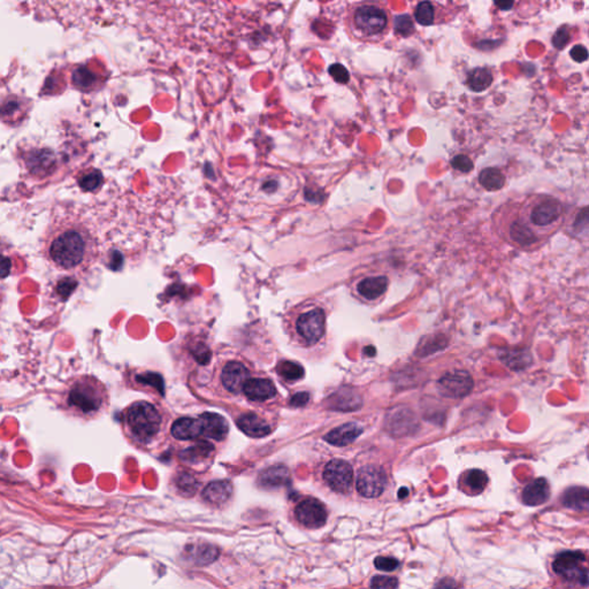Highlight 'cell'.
Here are the masks:
<instances>
[{
	"label": "cell",
	"mask_w": 589,
	"mask_h": 589,
	"mask_svg": "<svg viewBox=\"0 0 589 589\" xmlns=\"http://www.w3.org/2000/svg\"><path fill=\"white\" fill-rule=\"evenodd\" d=\"M492 216L512 243L527 248L540 242L541 231L544 236L561 226L566 208L553 195L533 194L505 201Z\"/></svg>",
	"instance_id": "1"
},
{
	"label": "cell",
	"mask_w": 589,
	"mask_h": 589,
	"mask_svg": "<svg viewBox=\"0 0 589 589\" xmlns=\"http://www.w3.org/2000/svg\"><path fill=\"white\" fill-rule=\"evenodd\" d=\"M585 561V555L580 551H566L557 557L553 562V568L558 575L571 580L577 579L582 585L586 586L588 584L587 570L580 568Z\"/></svg>",
	"instance_id": "10"
},
{
	"label": "cell",
	"mask_w": 589,
	"mask_h": 589,
	"mask_svg": "<svg viewBox=\"0 0 589 589\" xmlns=\"http://www.w3.org/2000/svg\"><path fill=\"white\" fill-rule=\"evenodd\" d=\"M164 419L151 403L140 401L127 408L123 414V426L127 434L140 444L151 443L162 433Z\"/></svg>",
	"instance_id": "5"
},
{
	"label": "cell",
	"mask_w": 589,
	"mask_h": 589,
	"mask_svg": "<svg viewBox=\"0 0 589 589\" xmlns=\"http://www.w3.org/2000/svg\"><path fill=\"white\" fill-rule=\"evenodd\" d=\"M399 586V580L392 577H386V575H377L372 579L371 581V588L372 589H396Z\"/></svg>",
	"instance_id": "40"
},
{
	"label": "cell",
	"mask_w": 589,
	"mask_h": 589,
	"mask_svg": "<svg viewBox=\"0 0 589 589\" xmlns=\"http://www.w3.org/2000/svg\"><path fill=\"white\" fill-rule=\"evenodd\" d=\"M436 589H456V584L453 579H444L440 582Z\"/></svg>",
	"instance_id": "46"
},
{
	"label": "cell",
	"mask_w": 589,
	"mask_h": 589,
	"mask_svg": "<svg viewBox=\"0 0 589 589\" xmlns=\"http://www.w3.org/2000/svg\"><path fill=\"white\" fill-rule=\"evenodd\" d=\"M362 433H363V428L360 427V425L348 423L329 431L325 436V440L333 446L345 447L360 438Z\"/></svg>",
	"instance_id": "17"
},
{
	"label": "cell",
	"mask_w": 589,
	"mask_h": 589,
	"mask_svg": "<svg viewBox=\"0 0 589 589\" xmlns=\"http://www.w3.org/2000/svg\"><path fill=\"white\" fill-rule=\"evenodd\" d=\"M409 495V489L405 488V487H403V488L399 489V497L401 499H405L406 496Z\"/></svg>",
	"instance_id": "48"
},
{
	"label": "cell",
	"mask_w": 589,
	"mask_h": 589,
	"mask_svg": "<svg viewBox=\"0 0 589 589\" xmlns=\"http://www.w3.org/2000/svg\"><path fill=\"white\" fill-rule=\"evenodd\" d=\"M243 392L253 402H264L272 399L277 395V388L272 381L262 377L249 379L243 387Z\"/></svg>",
	"instance_id": "14"
},
{
	"label": "cell",
	"mask_w": 589,
	"mask_h": 589,
	"mask_svg": "<svg viewBox=\"0 0 589 589\" xmlns=\"http://www.w3.org/2000/svg\"><path fill=\"white\" fill-rule=\"evenodd\" d=\"M203 428V435L216 441H223L228 434V423L218 414L205 412L199 417Z\"/></svg>",
	"instance_id": "16"
},
{
	"label": "cell",
	"mask_w": 589,
	"mask_h": 589,
	"mask_svg": "<svg viewBox=\"0 0 589 589\" xmlns=\"http://www.w3.org/2000/svg\"><path fill=\"white\" fill-rule=\"evenodd\" d=\"M440 6L431 1H421L414 8V20L421 25H433L441 22Z\"/></svg>",
	"instance_id": "23"
},
{
	"label": "cell",
	"mask_w": 589,
	"mask_h": 589,
	"mask_svg": "<svg viewBox=\"0 0 589 589\" xmlns=\"http://www.w3.org/2000/svg\"><path fill=\"white\" fill-rule=\"evenodd\" d=\"M387 485V475L381 467L368 465L360 471L357 477V490L367 499H375L384 492Z\"/></svg>",
	"instance_id": "8"
},
{
	"label": "cell",
	"mask_w": 589,
	"mask_h": 589,
	"mask_svg": "<svg viewBox=\"0 0 589 589\" xmlns=\"http://www.w3.org/2000/svg\"><path fill=\"white\" fill-rule=\"evenodd\" d=\"M363 405L360 394L351 389H343L331 397V408L336 411H357Z\"/></svg>",
	"instance_id": "21"
},
{
	"label": "cell",
	"mask_w": 589,
	"mask_h": 589,
	"mask_svg": "<svg viewBox=\"0 0 589 589\" xmlns=\"http://www.w3.org/2000/svg\"><path fill=\"white\" fill-rule=\"evenodd\" d=\"M77 287V281L72 277H66L62 280L59 281L57 284V294L62 297V299H68L72 294L73 291L75 290Z\"/></svg>",
	"instance_id": "39"
},
{
	"label": "cell",
	"mask_w": 589,
	"mask_h": 589,
	"mask_svg": "<svg viewBox=\"0 0 589 589\" xmlns=\"http://www.w3.org/2000/svg\"><path fill=\"white\" fill-rule=\"evenodd\" d=\"M297 521L308 528L323 527L327 521V511L320 501L306 499L296 507Z\"/></svg>",
	"instance_id": "12"
},
{
	"label": "cell",
	"mask_w": 589,
	"mask_h": 589,
	"mask_svg": "<svg viewBox=\"0 0 589 589\" xmlns=\"http://www.w3.org/2000/svg\"><path fill=\"white\" fill-rule=\"evenodd\" d=\"M30 101L18 95H6L0 99V121L8 126H16L28 115Z\"/></svg>",
	"instance_id": "11"
},
{
	"label": "cell",
	"mask_w": 589,
	"mask_h": 589,
	"mask_svg": "<svg viewBox=\"0 0 589 589\" xmlns=\"http://www.w3.org/2000/svg\"><path fill=\"white\" fill-rule=\"evenodd\" d=\"M291 331L301 345L312 347L319 343L326 331V314L320 308L301 309L291 319Z\"/></svg>",
	"instance_id": "6"
},
{
	"label": "cell",
	"mask_w": 589,
	"mask_h": 589,
	"mask_svg": "<svg viewBox=\"0 0 589 589\" xmlns=\"http://www.w3.org/2000/svg\"><path fill=\"white\" fill-rule=\"evenodd\" d=\"M250 379V372L245 364L228 362L221 372V382L227 392L238 395L243 392L245 382Z\"/></svg>",
	"instance_id": "13"
},
{
	"label": "cell",
	"mask_w": 589,
	"mask_h": 589,
	"mask_svg": "<svg viewBox=\"0 0 589 589\" xmlns=\"http://www.w3.org/2000/svg\"><path fill=\"white\" fill-rule=\"evenodd\" d=\"M213 451L212 444L208 442H198L197 444L188 448L181 453V458L187 463H197L201 460H206Z\"/></svg>",
	"instance_id": "29"
},
{
	"label": "cell",
	"mask_w": 589,
	"mask_h": 589,
	"mask_svg": "<svg viewBox=\"0 0 589 589\" xmlns=\"http://www.w3.org/2000/svg\"><path fill=\"white\" fill-rule=\"evenodd\" d=\"M503 362L512 370L518 371L523 370L526 367V365H529L532 362V358L529 356V353H525V351H514L505 353Z\"/></svg>",
	"instance_id": "34"
},
{
	"label": "cell",
	"mask_w": 589,
	"mask_h": 589,
	"mask_svg": "<svg viewBox=\"0 0 589 589\" xmlns=\"http://www.w3.org/2000/svg\"><path fill=\"white\" fill-rule=\"evenodd\" d=\"M188 555L191 561L198 565H206L216 561L219 556V550L211 544H195L188 547Z\"/></svg>",
	"instance_id": "26"
},
{
	"label": "cell",
	"mask_w": 589,
	"mask_h": 589,
	"mask_svg": "<svg viewBox=\"0 0 589 589\" xmlns=\"http://www.w3.org/2000/svg\"><path fill=\"white\" fill-rule=\"evenodd\" d=\"M172 435L182 441L199 438L203 435L201 421L195 418H181L173 424Z\"/></svg>",
	"instance_id": "20"
},
{
	"label": "cell",
	"mask_w": 589,
	"mask_h": 589,
	"mask_svg": "<svg viewBox=\"0 0 589 589\" xmlns=\"http://www.w3.org/2000/svg\"><path fill=\"white\" fill-rule=\"evenodd\" d=\"M43 253L55 270L79 273L94 262L97 242L77 213L64 212L54 216L47 226Z\"/></svg>",
	"instance_id": "2"
},
{
	"label": "cell",
	"mask_w": 589,
	"mask_h": 589,
	"mask_svg": "<svg viewBox=\"0 0 589 589\" xmlns=\"http://www.w3.org/2000/svg\"><path fill=\"white\" fill-rule=\"evenodd\" d=\"M57 402L59 408L69 416L90 421L108 408V389L94 375H76L66 382L59 392Z\"/></svg>",
	"instance_id": "3"
},
{
	"label": "cell",
	"mask_w": 589,
	"mask_h": 589,
	"mask_svg": "<svg viewBox=\"0 0 589 589\" xmlns=\"http://www.w3.org/2000/svg\"><path fill=\"white\" fill-rule=\"evenodd\" d=\"M450 165L453 169L462 173H470L475 168L473 160L466 155H457L450 160Z\"/></svg>",
	"instance_id": "38"
},
{
	"label": "cell",
	"mask_w": 589,
	"mask_h": 589,
	"mask_svg": "<svg viewBox=\"0 0 589 589\" xmlns=\"http://www.w3.org/2000/svg\"><path fill=\"white\" fill-rule=\"evenodd\" d=\"M392 25L395 29V33L401 36L408 37L414 33V18L410 15H397L395 18H392Z\"/></svg>",
	"instance_id": "35"
},
{
	"label": "cell",
	"mask_w": 589,
	"mask_h": 589,
	"mask_svg": "<svg viewBox=\"0 0 589 589\" xmlns=\"http://www.w3.org/2000/svg\"><path fill=\"white\" fill-rule=\"evenodd\" d=\"M309 392H299V394H296V395L291 399V404L299 408V406L305 405L306 403L309 402Z\"/></svg>",
	"instance_id": "45"
},
{
	"label": "cell",
	"mask_w": 589,
	"mask_h": 589,
	"mask_svg": "<svg viewBox=\"0 0 589 589\" xmlns=\"http://www.w3.org/2000/svg\"><path fill=\"white\" fill-rule=\"evenodd\" d=\"M505 181L507 177L504 175V173L496 167L482 169L479 174V184H481V187L485 188L486 190H501L504 187Z\"/></svg>",
	"instance_id": "25"
},
{
	"label": "cell",
	"mask_w": 589,
	"mask_h": 589,
	"mask_svg": "<svg viewBox=\"0 0 589 589\" xmlns=\"http://www.w3.org/2000/svg\"><path fill=\"white\" fill-rule=\"evenodd\" d=\"M495 5L497 8H499V10L507 11V10H510L514 6V1H509V3H507V1H496Z\"/></svg>",
	"instance_id": "47"
},
{
	"label": "cell",
	"mask_w": 589,
	"mask_h": 589,
	"mask_svg": "<svg viewBox=\"0 0 589 589\" xmlns=\"http://www.w3.org/2000/svg\"><path fill=\"white\" fill-rule=\"evenodd\" d=\"M570 55L577 62H584L588 59V51L584 45H575L570 51Z\"/></svg>",
	"instance_id": "44"
},
{
	"label": "cell",
	"mask_w": 589,
	"mask_h": 589,
	"mask_svg": "<svg viewBox=\"0 0 589 589\" xmlns=\"http://www.w3.org/2000/svg\"><path fill=\"white\" fill-rule=\"evenodd\" d=\"M494 81L492 69L487 67H477L472 69L466 77V86L475 92H482L492 86Z\"/></svg>",
	"instance_id": "24"
},
{
	"label": "cell",
	"mask_w": 589,
	"mask_h": 589,
	"mask_svg": "<svg viewBox=\"0 0 589 589\" xmlns=\"http://www.w3.org/2000/svg\"><path fill=\"white\" fill-rule=\"evenodd\" d=\"M570 40H571L570 28L566 25H563V27H560L553 35L551 43H553V47H556L557 50H563L570 43Z\"/></svg>",
	"instance_id": "37"
},
{
	"label": "cell",
	"mask_w": 589,
	"mask_h": 589,
	"mask_svg": "<svg viewBox=\"0 0 589 589\" xmlns=\"http://www.w3.org/2000/svg\"><path fill=\"white\" fill-rule=\"evenodd\" d=\"M201 495L203 499L209 503L223 505L233 495V486L226 480L212 481L205 487Z\"/></svg>",
	"instance_id": "19"
},
{
	"label": "cell",
	"mask_w": 589,
	"mask_h": 589,
	"mask_svg": "<svg viewBox=\"0 0 589 589\" xmlns=\"http://www.w3.org/2000/svg\"><path fill=\"white\" fill-rule=\"evenodd\" d=\"M13 268V262L10 255L0 252V280L6 279L11 274Z\"/></svg>",
	"instance_id": "43"
},
{
	"label": "cell",
	"mask_w": 589,
	"mask_h": 589,
	"mask_svg": "<svg viewBox=\"0 0 589 589\" xmlns=\"http://www.w3.org/2000/svg\"><path fill=\"white\" fill-rule=\"evenodd\" d=\"M280 377L288 381H297L304 377V368L294 362H282L277 365Z\"/></svg>",
	"instance_id": "32"
},
{
	"label": "cell",
	"mask_w": 589,
	"mask_h": 589,
	"mask_svg": "<svg viewBox=\"0 0 589 589\" xmlns=\"http://www.w3.org/2000/svg\"><path fill=\"white\" fill-rule=\"evenodd\" d=\"M473 387V379L465 371L444 374L438 382V392L448 399H463L472 392Z\"/></svg>",
	"instance_id": "7"
},
{
	"label": "cell",
	"mask_w": 589,
	"mask_h": 589,
	"mask_svg": "<svg viewBox=\"0 0 589 589\" xmlns=\"http://www.w3.org/2000/svg\"><path fill=\"white\" fill-rule=\"evenodd\" d=\"M347 27L353 40L363 43H379L390 33L392 13L384 3H357L349 11Z\"/></svg>",
	"instance_id": "4"
},
{
	"label": "cell",
	"mask_w": 589,
	"mask_h": 589,
	"mask_svg": "<svg viewBox=\"0 0 589 589\" xmlns=\"http://www.w3.org/2000/svg\"><path fill=\"white\" fill-rule=\"evenodd\" d=\"M565 507L575 510H587L589 507L588 489L585 487H572L565 492L563 496Z\"/></svg>",
	"instance_id": "28"
},
{
	"label": "cell",
	"mask_w": 589,
	"mask_h": 589,
	"mask_svg": "<svg viewBox=\"0 0 589 589\" xmlns=\"http://www.w3.org/2000/svg\"><path fill=\"white\" fill-rule=\"evenodd\" d=\"M238 428L250 438H264L272 433V426L258 414L248 412L243 414L236 421Z\"/></svg>",
	"instance_id": "15"
},
{
	"label": "cell",
	"mask_w": 589,
	"mask_h": 589,
	"mask_svg": "<svg viewBox=\"0 0 589 589\" xmlns=\"http://www.w3.org/2000/svg\"><path fill=\"white\" fill-rule=\"evenodd\" d=\"M467 487L475 492H481L488 484V478L481 470H471L465 478Z\"/></svg>",
	"instance_id": "33"
},
{
	"label": "cell",
	"mask_w": 589,
	"mask_h": 589,
	"mask_svg": "<svg viewBox=\"0 0 589 589\" xmlns=\"http://www.w3.org/2000/svg\"><path fill=\"white\" fill-rule=\"evenodd\" d=\"M388 288V279L386 277H373L364 279L360 284H358V292H360L364 299H377L385 294L386 290Z\"/></svg>",
	"instance_id": "22"
},
{
	"label": "cell",
	"mask_w": 589,
	"mask_h": 589,
	"mask_svg": "<svg viewBox=\"0 0 589 589\" xmlns=\"http://www.w3.org/2000/svg\"><path fill=\"white\" fill-rule=\"evenodd\" d=\"M328 72H329V75L334 79V81L340 83V84H347L350 81V74H349L348 69L345 68L342 64H333L328 68Z\"/></svg>",
	"instance_id": "41"
},
{
	"label": "cell",
	"mask_w": 589,
	"mask_h": 589,
	"mask_svg": "<svg viewBox=\"0 0 589 589\" xmlns=\"http://www.w3.org/2000/svg\"><path fill=\"white\" fill-rule=\"evenodd\" d=\"M550 495L549 484L546 479H536L526 486L523 492V501L525 504L536 507L548 501Z\"/></svg>",
	"instance_id": "18"
},
{
	"label": "cell",
	"mask_w": 589,
	"mask_h": 589,
	"mask_svg": "<svg viewBox=\"0 0 589 589\" xmlns=\"http://www.w3.org/2000/svg\"><path fill=\"white\" fill-rule=\"evenodd\" d=\"M323 479L334 492L345 494L351 489L353 470L348 462L333 460L325 467Z\"/></svg>",
	"instance_id": "9"
},
{
	"label": "cell",
	"mask_w": 589,
	"mask_h": 589,
	"mask_svg": "<svg viewBox=\"0 0 589 589\" xmlns=\"http://www.w3.org/2000/svg\"><path fill=\"white\" fill-rule=\"evenodd\" d=\"M73 82H74V86L81 90H90L97 82V77L95 75V73L91 72L90 69H88L86 67H79L74 72Z\"/></svg>",
	"instance_id": "30"
},
{
	"label": "cell",
	"mask_w": 589,
	"mask_h": 589,
	"mask_svg": "<svg viewBox=\"0 0 589 589\" xmlns=\"http://www.w3.org/2000/svg\"><path fill=\"white\" fill-rule=\"evenodd\" d=\"M101 184H103V174L96 169L84 172L79 177V186L84 191L97 190Z\"/></svg>",
	"instance_id": "31"
},
{
	"label": "cell",
	"mask_w": 589,
	"mask_h": 589,
	"mask_svg": "<svg viewBox=\"0 0 589 589\" xmlns=\"http://www.w3.org/2000/svg\"><path fill=\"white\" fill-rule=\"evenodd\" d=\"M289 481V472L284 466H275L267 468L262 472L259 482L265 488H277L286 485Z\"/></svg>",
	"instance_id": "27"
},
{
	"label": "cell",
	"mask_w": 589,
	"mask_h": 589,
	"mask_svg": "<svg viewBox=\"0 0 589 589\" xmlns=\"http://www.w3.org/2000/svg\"><path fill=\"white\" fill-rule=\"evenodd\" d=\"M374 565L380 571L392 572L399 568V561L392 557H377L374 561Z\"/></svg>",
	"instance_id": "42"
},
{
	"label": "cell",
	"mask_w": 589,
	"mask_h": 589,
	"mask_svg": "<svg viewBox=\"0 0 589 589\" xmlns=\"http://www.w3.org/2000/svg\"><path fill=\"white\" fill-rule=\"evenodd\" d=\"M176 486L184 495L192 496L197 490L198 485L194 477H191L187 473H181L176 479Z\"/></svg>",
	"instance_id": "36"
}]
</instances>
